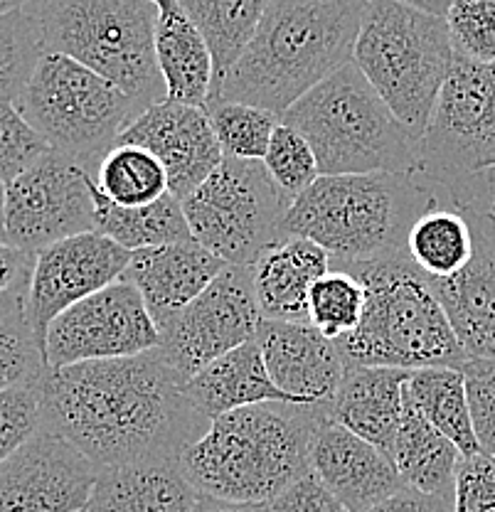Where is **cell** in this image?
I'll list each match as a JSON object with an SVG mask.
<instances>
[{"label": "cell", "mask_w": 495, "mask_h": 512, "mask_svg": "<svg viewBox=\"0 0 495 512\" xmlns=\"http://www.w3.org/2000/svg\"><path fill=\"white\" fill-rule=\"evenodd\" d=\"M37 389L42 429L77 446L99 471L180 463L212 424L158 348L121 360L47 367Z\"/></svg>", "instance_id": "1"}, {"label": "cell", "mask_w": 495, "mask_h": 512, "mask_svg": "<svg viewBox=\"0 0 495 512\" xmlns=\"http://www.w3.org/2000/svg\"><path fill=\"white\" fill-rule=\"evenodd\" d=\"M363 13L360 0H269L252 45L212 87L207 106L234 101L284 119L303 96L353 62Z\"/></svg>", "instance_id": "2"}, {"label": "cell", "mask_w": 495, "mask_h": 512, "mask_svg": "<svg viewBox=\"0 0 495 512\" xmlns=\"http://www.w3.org/2000/svg\"><path fill=\"white\" fill-rule=\"evenodd\" d=\"M330 404H254L212 419L180 458L200 495L266 505L311 473V441Z\"/></svg>", "instance_id": "3"}, {"label": "cell", "mask_w": 495, "mask_h": 512, "mask_svg": "<svg viewBox=\"0 0 495 512\" xmlns=\"http://www.w3.org/2000/svg\"><path fill=\"white\" fill-rule=\"evenodd\" d=\"M434 202L422 173L321 175L286 212L284 237L311 239L333 264L407 261L409 232Z\"/></svg>", "instance_id": "4"}, {"label": "cell", "mask_w": 495, "mask_h": 512, "mask_svg": "<svg viewBox=\"0 0 495 512\" xmlns=\"http://www.w3.org/2000/svg\"><path fill=\"white\" fill-rule=\"evenodd\" d=\"M365 286L358 330L335 340L345 367H387L417 372L456 367L468 360L434 286L409 261L333 264Z\"/></svg>", "instance_id": "5"}, {"label": "cell", "mask_w": 495, "mask_h": 512, "mask_svg": "<svg viewBox=\"0 0 495 512\" xmlns=\"http://www.w3.org/2000/svg\"><path fill=\"white\" fill-rule=\"evenodd\" d=\"M284 124L311 143L321 175L419 170V141L353 62L291 106Z\"/></svg>", "instance_id": "6"}, {"label": "cell", "mask_w": 495, "mask_h": 512, "mask_svg": "<svg viewBox=\"0 0 495 512\" xmlns=\"http://www.w3.org/2000/svg\"><path fill=\"white\" fill-rule=\"evenodd\" d=\"M454 57L446 18L402 0L365 3L353 64L419 143L454 67Z\"/></svg>", "instance_id": "7"}, {"label": "cell", "mask_w": 495, "mask_h": 512, "mask_svg": "<svg viewBox=\"0 0 495 512\" xmlns=\"http://www.w3.org/2000/svg\"><path fill=\"white\" fill-rule=\"evenodd\" d=\"M47 55H65L109 79L141 111L165 101L156 60L153 0H55L33 3Z\"/></svg>", "instance_id": "8"}, {"label": "cell", "mask_w": 495, "mask_h": 512, "mask_svg": "<svg viewBox=\"0 0 495 512\" xmlns=\"http://www.w3.org/2000/svg\"><path fill=\"white\" fill-rule=\"evenodd\" d=\"M50 151L87 165L99 163L138 116L141 106L109 79L65 55H45L15 104Z\"/></svg>", "instance_id": "9"}, {"label": "cell", "mask_w": 495, "mask_h": 512, "mask_svg": "<svg viewBox=\"0 0 495 512\" xmlns=\"http://www.w3.org/2000/svg\"><path fill=\"white\" fill-rule=\"evenodd\" d=\"M289 207L262 160L234 158L183 200L193 239L227 266H254L284 242Z\"/></svg>", "instance_id": "10"}, {"label": "cell", "mask_w": 495, "mask_h": 512, "mask_svg": "<svg viewBox=\"0 0 495 512\" xmlns=\"http://www.w3.org/2000/svg\"><path fill=\"white\" fill-rule=\"evenodd\" d=\"M495 165V64L454 57L419 143V170L436 185L471 178Z\"/></svg>", "instance_id": "11"}, {"label": "cell", "mask_w": 495, "mask_h": 512, "mask_svg": "<svg viewBox=\"0 0 495 512\" xmlns=\"http://www.w3.org/2000/svg\"><path fill=\"white\" fill-rule=\"evenodd\" d=\"M89 232H97V205L87 165L50 151L5 185V234L13 247L37 256Z\"/></svg>", "instance_id": "12"}, {"label": "cell", "mask_w": 495, "mask_h": 512, "mask_svg": "<svg viewBox=\"0 0 495 512\" xmlns=\"http://www.w3.org/2000/svg\"><path fill=\"white\" fill-rule=\"evenodd\" d=\"M439 188L471 217L476 252L461 274L429 281L468 360H495V173L488 168Z\"/></svg>", "instance_id": "13"}, {"label": "cell", "mask_w": 495, "mask_h": 512, "mask_svg": "<svg viewBox=\"0 0 495 512\" xmlns=\"http://www.w3.org/2000/svg\"><path fill=\"white\" fill-rule=\"evenodd\" d=\"M262 320L252 266H227L202 296L163 325L158 350L188 382L227 352L257 340Z\"/></svg>", "instance_id": "14"}, {"label": "cell", "mask_w": 495, "mask_h": 512, "mask_svg": "<svg viewBox=\"0 0 495 512\" xmlns=\"http://www.w3.org/2000/svg\"><path fill=\"white\" fill-rule=\"evenodd\" d=\"M161 348V330L146 301L126 281L84 298L50 325L45 357L50 367L121 360Z\"/></svg>", "instance_id": "15"}, {"label": "cell", "mask_w": 495, "mask_h": 512, "mask_svg": "<svg viewBox=\"0 0 495 512\" xmlns=\"http://www.w3.org/2000/svg\"><path fill=\"white\" fill-rule=\"evenodd\" d=\"M99 468L55 431H37L0 463V512H84Z\"/></svg>", "instance_id": "16"}, {"label": "cell", "mask_w": 495, "mask_h": 512, "mask_svg": "<svg viewBox=\"0 0 495 512\" xmlns=\"http://www.w3.org/2000/svg\"><path fill=\"white\" fill-rule=\"evenodd\" d=\"M131 252L97 232L65 239L35 256L28 286V318L45 345L47 330L84 298L119 284Z\"/></svg>", "instance_id": "17"}, {"label": "cell", "mask_w": 495, "mask_h": 512, "mask_svg": "<svg viewBox=\"0 0 495 512\" xmlns=\"http://www.w3.org/2000/svg\"><path fill=\"white\" fill-rule=\"evenodd\" d=\"M119 143L146 148L161 160L168 173L170 195L180 202L193 195L225 160L207 111L173 101L143 111Z\"/></svg>", "instance_id": "18"}, {"label": "cell", "mask_w": 495, "mask_h": 512, "mask_svg": "<svg viewBox=\"0 0 495 512\" xmlns=\"http://www.w3.org/2000/svg\"><path fill=\"white\" fill-rule=\"evenodd\" d=\"M271 382L296 404H330L345 375V360L335 340L311 323L262 320L257 333Z\"/></svg>", "instance_id": "19"}, {"label": "cell", "mask_w": 495, "mask_h": 512, "mask_svg": "<svg viewBox=\"0 0 495 512\" xmlns=\"http://www.w3.org/2000/svg\"><path fill=\"white\" fill-rule=\"evenodd\" d=\"M311 471L350 512H365L399 493L404 480L382 448L326 419L311 441Z\"/></svg>", "instance_id": "20"}, {"label": "cell", "mask_w": 495, "mask_h": 512, "mask_svg": "<svg viewBox=\"0 0 495 512\" xmlns=\"http://www.w3.org/2000/svg\"><path fill=\"white\" fill-rule=\"evenodd\" d=\"M227 269L222 259L198 242L133 252L121 281L131 284L146 301L158 330L207 291V286Z\"/></svg>", "instance_id": "21"}, {"label": "cell", "mask_w": 495, "mask_h": 512, "mask_svg": "<svg viewBox=\"0 0 495 512\" xmlns=\"http://www.w3.org/2000/svg\"><path fill=\"white\" fill-rule=\"evenodd\" d=\"M409 372L387 367H345L330 402V419L390 456L404 414Z\"/></svg>", "instance_id": "22"}, {"label": "cell", "mask_w": 495, "mask_h": 512, "mask_svg": "<svg viewBox=\"0 0 495 512\" xmlns=\"http://www.w3.org/2000/svg\"><path fill=\"white\" fill-rule=\"evenodd\" d=\"M333 269L323 247L303 237H286L252 266L254 293L264 320L311 323L308 298L318 279Z\"/></svg>", "instance_id": "23"}, {"label": "cell", "mask_w": 495, "mask_h": 512, "mask_svg": "<svg viewBox=\"0 0 495 512\" xmlns=\"http://www.w3.org/2000/svg\"><path fill=\"white\" fill-rule=\"evenodd\" d=\"M156 60L165 82V101L205 109L215 82V67L200 30L180 0L158 3Z\"/></svg>", "instance_id": "24"}, {"label": "cell", "mask_w": 495, "mask_h": 512, "mask_svg": "<svg viewBox=\"0 0 495 512\" xmlns=\"http://www.w3.org/2000/svg\"><path fill=\"white\" fill-rule=\"evenodd\" d=\"M200 493L180 471V463H133L101 468L92 512H193Z\"/></svg>", "instance_id": "25"}, {"label": "cell", "mask_w": 495, "mask_h": 512, "mask_svg": "<svg viewBox=\"0 0 495 512\" xmlns=\"http://www.w3.org/2000/svg\"><path fill=\"white\" fill-rule=\"evenodd\" d=\"M185 394L210 421L254 404H296L271 382L257 340L227 352L225 357L190 377L185 382Z\"/></svg>", "instance_id": "26"}, {"label": "cell", "mask_w": 495, "mask_h": 512, "mask_svg": "<svg viewBox=\"0 0 495 512\" xmlns=\"http://www.w3.org/2000/svg\"><path fill=\"white\" fill-rule=\"evenodd\" d=\"M434 188L436 202L414 222L407 237V261L427 279L446 281L471 264L476 234L466 210L456 205L439 185Z\"/></svg>", "instance_id": "27"}, {"label": "cell", "mask_w": 495, "mask_h": 512, "mask_svg": "<svg viewBox=\"0 0 495 512\" xmlns=\"http://www.w3.org/2000/svg\"><path fill=\"white\" fill-rule=\"evenodd\" d=\"M390 458L407 488L454 498L456 473L463 458L461 451L417 412L407 394H404L402 424Z\"/></svg>", "instance_id": "28"}, {"label": "cell", "mask_w": 495, "mask_h": 512, "mask_svg": "<svg viewBox=\"0 0 495 512\" xmlns=\"http://www.w3.org/2000/svg\"><path fill=\"white\" fill-rule=\"evenodd\" d=\"M94 205H97V234L131 254L141 249L193 242L183 202L170 192L153 205L119 207L101 195L94 180Z\"/></svg>", "instance_id": "29"}, {"label": "cell", "mask_w": 495, "mask_h": 512, "mask_svg": "<svg viewBox=\"0 0 495 512\" xmlns=\"http://www.w3.org/2000/svg\"><path fill=\"white\" fill-rule=\"evenodd\" d=\"M404 394L417 412L439 429L461 451L463 458L481 453L473 431L471 407H468L466 377L456 367H431L409 372Z\"/></svg>", "instance_id": "30"}, {"label": "cell", "mask_w": 495, "mask_h": 512, "mask_svg": "<svg viewBox=\"0 0 495 512\" xmlns=\"http://www.w3.org/2000/svg\"><path fill=\"white\" fill-rule=\"evenodd\" d=\"M188 18L200 30L212 67L215 87L222 77L244 57L262 23V0H237V3H207V0H180Z\"/></svg>", "instance_id": "31"}, {"label": "cell", "mask_w": 495, "mask_h": 512, "mask_svg": "<svg viewBox=\"0 0 495 512\" xmlns=\"http://www.w3.org/2000/svg\"><path fill=\"white\" fill-rule=\"evenodd\" d=\"M28 286L23 281L0 296V392L35 384L50 367L28 318Z\"/></svg>", "instance_id": "32"}, {"label": "cell", "mask_w": 495, "mask_h": 512, "mask_svg": "<svg viewBox=\"0 0 495 512\" xmlns=\"http://www.w3.org/2000/svg\"><path fill=\"white\" fill-rule=\"evenodd\" d=\"M97 188L119 207H146L170 192L168 173L151 151L119 143L106 153L97 170Z\"/></svg>", "instance_id": "33"}, {"label": "cell", "mask_w": 495, "mask_h": 512, "mask_svg": "<svg viewBox=\"0 0 495 512\" xmlns=\"http://www.w3.org/2000/svg\"><path fill=\"white\" fill-rule=\"evenodd\" d=\"M45 55L33 3H20L15 10L0 15V101L18 104Z\"/></svg>", "instance_id": "34"}, {"label": "cell", "mask_w": 495, "mask_h": 512, "mask_svg": "<svg viewBox=\"0 0 495 512\" xmlns=\"http://www.w3.org/2000/svg\"><path fill=\"white\" fill-rule=\"evenodd\" d=\"M205 111L222 153L234 160H264L276 128L284 121L271 111L234 101L210 104Z\"/></svg>", "instance_id": "35"}, {"label": "cell", "mask_w": 495, "mask_h": 512, "mask_svg": "<svg viewBox=\"0 0 495 512\" xmlns=\"http://www.w3.org/2000/svg\"><path fill=\"white\" fill-rule=\"evenodd\" d=\"M365 311V286L343 269H330L316 281L308 298L311 325L330 340H343L355 333Z\"/></svg>", "instance_id": "36"}, {"label": "cell", "mask_w": 495, "mask_h": 512, "mask_svg": "<svg viewBox=\"0 0 495 512\" xmlns=\"http://www.w3.org/2000/svg\"><path fill=\"white\" fill-rule=\"evenodd\" d=\"M262 163L266 173L276 183V188L284 192L286 200H291V205L321 178L318 158L313 153L311 143L294 126L284 124V121L276 128Z\"/></svg>", "instance_id": "37"}, {"label": "cell", "mask_w": 495, "mask_h": 512, "mask_svg": "<svg viewBox=\"0 0 495 512\" xmlns=\"http://www.w3.org/2000/svg\"><path fill=\"white\" fill-rule=\"evenodd\" d=\"M446 20L456 55L495 64V0H456Z\"/></svg>", "instance_id": "38"}, {"label": "cell", "mask_w": 495, "mask_h": 512, "mask_svg": "<svg viewBox=\"0 0 495 512\" xmlns=\"http://www.w3.org/2000/svg\"><path fill=\"white\" fill-rule=\"evenodd\" d=\"M50 146L10 101H0V180L5 185L35 165Z\"/></svg>", "instance_id": "39"}, {"label": "cell", "mask_w": 495, "mask_h": 512, "mask_svg": "<svg viewBox=\"0 0 495 512\" xmlns=\"http://www.w3.org/2000/svg\"><path fill=\"white\" fill-rule=\"evenodd\" d=\"M37 382L0 392V463L8 461L20 446L42 431V402Z\"/></svg>", "instance_id": "40"}, {"label": "cell", "mask_w": 495, "mask_h": 512, "mask_svg": "<svg viewBox=\"0 0 495 512\" xmlns=\"http://www.w3.org/2000/svg\"><path fill=\"white\" fill-rule=\"evenodd\" d=\"M461 372L478 446L495 458V360H466Z\"/></svg>", "instance_id": "41"}, {"label": "cell", "mask_w": 495, "mask_h": 512, "mask_svg": "<svg viewBox=\"0 0 495 512\" xmlns=\"http://www.w3.org/2000/svg\"><path fill=\"white\" fill-rule=\"evenodd\" d=\"M454 512H495V458L488 453L461 458Z\"/></svg>", "instance_id": "42"}, {"label": "cell", "mask_w": 495, "mask_h": 512, "mask_svg": "<svg viewBox=\"0 0 495 512\" xmlns=\"http://www.w3.org/2000/svg\"><path fill=\"white\" fill-rule=\"evenodd\" d=\"M266 505L269 512H350L313 471Z\"/></svg>", "instance_id": "43"}, {"label": "cell", "mask_w": 495, "mask_h": 512, "mask_svg": "<svg viewBox=\"0 0 495 512\" xmlns=\"http://www.w3.org/2000/svg\"><path fill=\"white\" fill-rule=\"evenodd\" d=\"M365 512H454V498L419 493L414 488H402L387 500Z\"/></svg>", "instance_id": "44"}, {"label": "cell", "mask_w": 495, "mask_h": 512, "mask_svg": "<svg viewBox=\"0 0 495 512\" xmlns=\"http://www.w3.org/2000/svg\"><path fill=\"white\" fill-rule=\"evenodd\" d=\"M35 269V254L23 252L8 242H0V296L23 281H30Z\"/></svg>", "instance_id": "45"}, {"label": "cell", "mask_w": 495, "mask_h": 512, "mask_svg": "<svg viewBox=\"0 0 495 512\" xmlns=\"http://www.w3.org/2000/svg\"><path fill=\"white\" fill-rule=\"evenodd\" d=\"M193 512H269V505L230 503V500H217L210 498V495H200Z\"/></svg>", "instance_id": "46"}, {"label": "cell", "mask_w": 495, "mask_h": 512, "mask_svg": "<svg viewBox=\"0 0 495 512\" xmlns=\"http://www.w3.org/2000/svg\"><path fill=\"white\" fill-rule=\"evenodd\" d=\"M0 242H8L5 234V183L0 180Z\"/></svg>", "instance_id": "47"}, {"label": "cell", "mask_w": 495, "mask_h": 512, "mask_svg": "<svg viewBox=\"0 0 495 512\" xmlns=\"http://www.w3.org/2000/svg\"><path fill=\"white\" fill-rule=\"evenodd\" d=\"M20 3H15V0H0V15H5V13H10V10H15L18 8Z\"/></svg>", "instance_id": "48"}, {"label": "cell", "mask_w": 495, "mask_h": 512, "mask_svg": "<svg viewBox=\"0 0 495 512\" xmlns=\"http://www.w3.org/2000/svg\"><path fill=\"white\" fill-rule=\"evenodd\" d=\"M493 173H495V165H493Z\"/></svg>", "instance_id": "49"}, {"label": "cell", "mask_w": 495, "mask_h": 512, "mask_svg": "<svg viewBox=\"0 0 495 512\" xmlns=\"http://www.w3.org/2000/svg\"><path fill=\"white\" fill-rule=\"evenodd\" d=\"M84 512H92V510H84Z\"/></svg>", "instance_id": "50"}]
</instances>
